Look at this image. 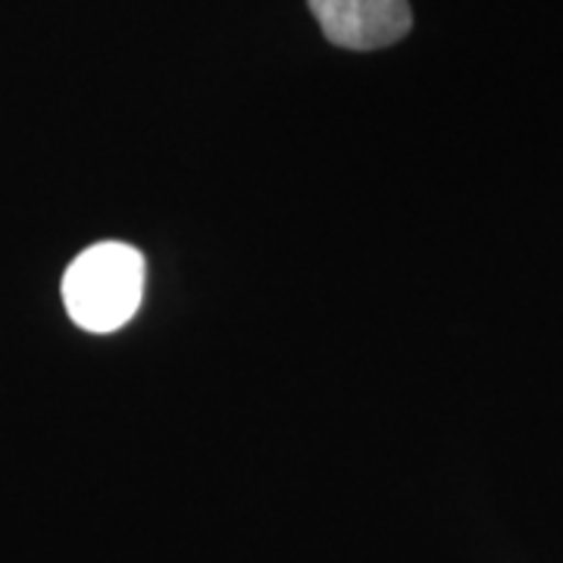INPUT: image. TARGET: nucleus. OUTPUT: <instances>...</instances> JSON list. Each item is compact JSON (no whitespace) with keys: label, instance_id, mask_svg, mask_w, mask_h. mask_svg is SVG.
Masks as SVG:
<instances>
[{"label":"nucleus","instance_id":"obj_1","mask_svg":"<svg viewBox=\"0 0 563 563\" xmlns=\"http://www.w3.org/2000/svg\"><path fill=\"white\" fill-rule=\"evenodd\" d=\"M60 295L69 320L79 329L98 335L117 332L139 313L144 257L132 244H91L66 266Z\"/></svg>","mask_w":563,"mask_h":563},{"label":"nucleus","instance_id":"obj_2","mask_svg":"<svg viewBox=\"0 0 563 563\" xmlns=\"http://www.w3.org/2000/svg\"><path fill=\"white\" fill-rule=\"evenodd\" d=\"M322 35L347 51H376L410 32L407 0H307Z\"/></svg>","mask_w":563,"mask_h":563}]
</instances>
